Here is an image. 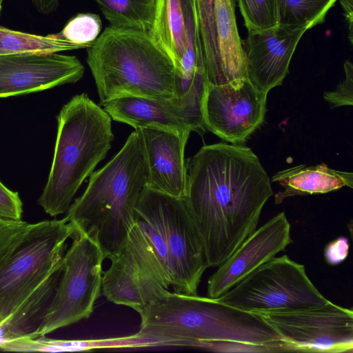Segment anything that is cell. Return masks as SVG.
<instances>
[{"instance_id": "cell-1", "label": "cell", "mask_w": 353, "mask_h": 353, "mask_svg": "<svg viewBox=\"0 0 353 353\" xmlns=\"http://www.w3.org/2000/svg\"><path fill=\"white\" fill-rule=\"evenodd\" d=\"M185 201L202 239L208 267H219L257 228L274 194L270 179L248 147L203 145L187 161Z\"/></svg>"}, {"instance_id": "cell-2", "label": "cell", "mask_w": 353, "mask_h": 353, "mask_svg": "<svg viewBox=\"0 0 353 353\" xmlns=\"http://www.w3.org/2000/svg\"><path fill=\"white\" fill-rule=\"evenodd\" d=\"M137 334L159 346L197 347L201 342L234 341L285 352L279 334L259 315L216 299L170 291L140 314Z\"/></svg>"}, {"instance_id": "cell-3", "label": "cell", "mask_w": 353, "mask_h": 353, "mask_svg": "<svg viewBox=\"0 0 353 353\" xmlns=\"http://www.w3.org/2000/svg\"><path fill=\"white\" fill-rule=\"evenodd\" d=\"M147 183L143 138L140 130H135L119 152L91 174L85 190L71 204L65 216L110 259L121 250L138 219L136 206Z\"/></svg>"}, {"instance_id": "cell-4", "label": "cell", "mask_w": 353, "mask_h": 353, "mask_svg": "<svg viewBox=\"0 0 353 353\" xmlns=\"http://www.w3.org/2000/svg\"><path fill=\"white\" fill-rule=\"evenodd\" d=\"M100 105L122 97H177V72L150 32L106 27L87 48Z\"/></svg>"}, {"instance_id": "cell-5", "label": "cell", "mask_w": 353, "mask_h": 353, "mask_svg": "<svg viewBox=\"0 0 353 353\" xmlns=\"http://www.w3.org/2000/svg\"><path fill=\"white\" fill-rule=\"evenodd\" d=\"M54 156L39 205L51 216L67 212L83 181L111 148L112 118L87 94L73 97L57 115Z\"/></svg>"}, {"instance_id": "cell-6", "label": "cell", "mask_w": 353, "mask_h": 353, "mask_svg": "<svg viewBox=\"0 0 353 353\" xmlns=\"http://www.w3.org/2000/svg\"><path fill=\"white\" fill-rule=\"evenodd\" d=\"M103 272L101 293L139 314L171 289L168 251L161 234L138 217L121 250Z\"/></svg>"}, {"instance_id": "cell-7", "label": "cell", "mask_w": 353, "mask_h": 353, "mask_svg": "<svg viewBox=\"0 0 353 353\" xmlns=\"http://www.w3.org/2000/svg\"><path fill=\"white\" fill-rule=\"evenodd\" d=\"M136 212L157 230L165 242L172 291L198 294L201 278L209 267L202 239L185 199L146 187L137 202Z\"/></svg>"}, {"instance_id": "cell-8", "label": "cell", "mask_w": 353, "mask_h": 353, "mask_svg": "<svg viewBox=\"0 0 353 353\" xmlns=\"http://www.w3.org/2000/svg\"><path fill=\"white\" fill-rule=\"evenodd\" d=\"M75 228L66 216L34 223L0 270V328L16 308L63 264Z\"/></svg>"}, {"instance_id": "cell-9", "label": "cell", "mask_w": 353, "mask_h": 353, "mask_svg": "<svg viewBox=\"0 0 353 353\" xmlns=\"http://www.w3.org/2000/svg\"><path fill=\"white\" fill-rule=\"evenodd\" d=\"M71 239L55 292L39 326L27 338L43 337L88 319L101 294L102 264L105 259L101 249L81 231L75 230Z\"/></svg>"}, {"instance_id": "cell-10", "label": "cell", "mask_w": 353, "mask_h": 353, "mask_svg": "<svg viewBox=\"0 0 353 353\" xmlns=\"http://www.w3.org/2000/svg\"><path fill=\"white\" fill-rule=\"evenodd\" d=\"M216 299L251 313L306 308L328 301L309 279L304 265L287 255L263 263Z\"/></svg>"}, {"instance_id": "cell-11", "label": "cell", "mask_w": 353, "mask_h": 353, "mask_svg": "<svg viewBox=\"0 0 353 353\" xmlns=\"http://www.w3.org/2000/svg\"><path fill=\"white\" fill-rule=\"evenodd\" d=\"M254 314L279 334L285 352H352V309L328 301L310 307Z\"/></svg>"}, {"instance_id": "cell-12", "label": "cell", "mask_w": 353, "mask_h": 353, "mask_svg": "<svg viewBox=\"0 0 353 353\" xmlns=\"http://www.w3.org/2000/svg\"><path fill=\"white\" fill-rule=\"evenodd\" d=\"M267 95L248 78L208 84L203 103L205 129L230 143H244L264 121Z\"/></svg>"}, {"instance_id": "cell-13", "label": "cell", "mask_w": 353, "mask_h": 353, "mask_svg": "<svg viewBox=\"0 0 353 353\" xmlns=\"http://www.w3.org/2000/svg\"><path fill=\"white\" fill-rule=\"evenodd\" d=\"M205 93L190 92L170 99L122 97L102 104L112 119L135 130L154 128L176 132L203 134V103Z\"/></svg>"}, {"instance_id": "cell-14", "label": "cell", "mask_w": 353, "mask_h": 353, "mask_svg": "<svg viewBox=\"0 0 353 353\" xmlns=\"http://www.w3.org/2000/svg\"><path fill=\"white\" fill-rule=\"evenodd\" d=\"M85 68L59 53L0 55V98L37 92L80 80Z\"/></svg>"}, {"instance_id": "cell-15", "label": "cell", "mask_w": 353, "mask_h": 353, "mask_svg": "<svg viewBox=\"0 0 353 353\" xmlns=\"http://www.w3.org/2000/svg\"><path fill=\"white\" fill-rule=\"evenodd\" d=\"M290 230L284 212L256 228L208 279V296L220 297L252 271L283 251L292 242Z\"/></svg>"}, {"instance_id": "cell-16", "label": "cell", "mask_w": 353, "mask_h": 353, "mask_svg": "<svg viewBox=\"0 0 353 353\" xmlns=\"http://www.w3.org/2000/svg\"><path fill=\"white\" fill-rule=\"evenodd\" d=\"M304 28L283 26L248 32L242 40L247 77L259 90L268 93L281 85L288 74Z\"/></svg>"}, {"instance_id": "cell-17", "label": "cell", "mask_w": 353, "mask_h": 353, "mask_svg": "<svg viewBox=\"0 0 353 353\" xmlns=\"http://www.w3.org/2000/svg\"><path fill=\"white\" fill-rule=\"evenodd\" d=\"M140 130L148 166L147 188L184 199L187 162L185 148L190 132L145 128Z\"/></svg>"}, {"instance_id": "cell-18", "label": "cell", "mask_w": 353, "mask_h": 353, "mask_svg": "<svg viewBox=\"0 0 353 353\" xmlns=\"http://www.w3.org/2000/svg\"><path fill=\"white\" fill-rule=\"evenodd\" d=\"M283 191L275 194V203L296 195L323 194L343 187L353 188V173L330 168L325 163L305 166L300 165L276 172L272 177Z\"/></svg>"}, {"instance_id": "cell-19", "label": "cell", "mask_w": 353, "mask_h": 353, "mask_svg": "<svg viewBox=\"0 0 353 353\" xmlns=\"http://www.w3.org/2000/svg\"><path fill=\"white\" fill-rule=\"evenodd\" d=\"M235 7L236 0H214L215 32L222 84L248 78Z\"/></svg>"}, {"instance_id": "cell-20", "label": "cell", "mask_w": 353, "mask_h": 353, "mask_svg": "<svg viewBox=\"0 0 353 353\" xmlns=\"http://www.w3.org/2000/svg\"><path fill=\"white\" fill-rule=\"evenodd\" d=\"M63 267L50 274L8 317L0 328V342L27 338L35 331L55 292Z\"/></svg>"}, {"instance_id": "cell-21", "label": "cell", "mask_w": 353, "mask_h": 353, "mask_svg": "<svg viewBox=\"0 0 353 353\" xmlns=\"http://www.w3.org/2000/svg\"><path fill=\"white\" fill-rule=\"evenodd\" d=\"M150 32L171 59L179 75L185 42V18L181 0H156Z\"/></svg>"}, {"instance_id": "cell-22", "label": "cell", "mask_w": 353, "mask_h": 353, "mask_svg": "<svg viewBox=\"0 0 353 353\" xmlns=\"http://www.w3.org/2000/svg\"><path fill=\"white\" fill-rule=\"evenodd\" d=\"M59 33L41 36L15 31L0 26V55L51 54L81 49Z\"/></svg>"}, {"instance_id": "cell-23", "label": "cell", "mask_w": 353, "mask_h": 353, "mask_svg": "<svg viewBox=\"0 0 353 353\" xmlns=\"http://www.w3.org/2000/svg\"><path fill=\"white\" fill-rule=\"evenodd\" d=\"M110 26L150 32L156 0H94Z\"/></svg>"}, {"instance_id": "cell-24", "label": "cell", "mask_w": 353, "mask_h": 353, "mask_svg": "<svg viewBox=\"0 0 353 353\" xmlns=\"http://www.w3.org/2000/svg\"><path fill=\"white\" fill-rule=\"evenodd\" d=\"M194 2L208 83L221 85V74L214 23V0H194Z\"/></svg>"}, {"instance_id": "cell-25", "label": "cell", "mask_w": 353, "mask_h": 353, "mask_svg": "<svg viewBox=\"0 0 353 353\" xmlns=\"http://www.w3.org/2000/svg\"><path fill=\"white\" fill-rule=\"evenodd\" d=\"M338 0H276L278 24L306 30L322 23Z\"/></svg>"}, {"instance_id": "cell-26", "label": "cell", "mask_w": 353, "mask_h": 353, "mask_svg": "<svg viewBox=\"0 0 353 353\" xmlns=\"http://www.w3.org/2000/svg\"><path fill=\"white\" fill-rule=\"evenodd\" d=\"M52 352L88 351L98 349L142 348L159 347L157 341L139 336L81 340H61L44 338Z\"/></svg>"}, {"instance_id": "cell-27", "label": "cell", "mask_w": 353, "mask_h": 353, "mask_svg": "<svg viewBox=\"0 0 353 353\" xmlns=\"http://www.w3.org/2000/svg\"><path fill=\"white\" fill-rule=\"evenodd\" d=\"M248 32L277 26L276 0H236Z\"/></svg>"}, {"instance_id": "cell-28", "label": "cell", "mask_w": 353, "mask_h": 353, "mask_svg": "<svg viewBox=\"0 0 353 353\" xmlns=\"http://www.w3.org/2000/svg\"><path fill=\"white\" fill-rule=\"evenodd\" d=\"M101 29L102 23L99 15L81 13L72 18L59 34L81 48L87 49L99 37Z\"/></svg>"}, {"instance_id": "cell-29", "label": "cell", "mask_w": 353, "mask_h": 353, "mask_svg": "<svg viewBox=\"0 0 353 353\" xmlns=\"http://www.w3.org/2000/svg\"><path fill=\"white\" fill-rule=\"evenodd\" d=\"M34 223L0 219V270L23 241Z\"/></svg>"}, {"instance_id": "cell-30", "label": "cell", "mask_w": 353, "mask_h": 353, "mask_svg": "<svg viewBox=\"0 0 353 353\" xmlns=\"http://www.w3.org/2000/svg\"><path fill=\"white\" fill-rule=\"evenodd\" d=\"M345 79L333 91H327L323 98L331 108L353 104V65L350 60L344 63Z\"/></svg>"}, {"instance_id": "cell-31", "label": "cell", "mask_w": 353, "mask_h": 353, "mask_svg": "<svg viewBox=\"0 0 353 353\" xmlns=\"http://www.w3.org/2000/svg\"><path fill=\"white\" fill-rule=\"evenodd\" d=\"M23 203L18 192L8 189L0 181V219L21 220Z\"/></svg>"}, {"instance_id": "cell-32", "label": "cell", "mask_w": 353, "mask_h": 353, "mask_svg": "<svg viewBox=\"0 0 353 353\" xmlns=\"http://www.w3.org/2000/svg\"><path fill=\"white\" fill-rule=\"evenodd\" d=\"M349 251L348 240L339 237L330 242L325 249V258L331 265L341 263L347 257Z\"/></svg>"}, {"instance_id": "cell-33", "label": "cell", "mask_w": 353, "mask_h": 353, "mask_svg": "<svg viewBox=\"0 0 353 353\" xmlns=\"http://www.w3.org/2000/svg\"><path fill=\"white\" fill-rule=\"evenodd\" d=\"M348 29V38L353 43V0H339Z\"/></svg>"}, {"instance_id": "cell-34", "label": "cell", "mask_w": 353, "mask_h": 353, "mask_svg": "<svg viewBox=\"0 0 353 353\" xmlns=\"http://www.w3.org/2000/svg\"><path fill=\"white\" fill-rule=\"evenodd\" d=\"M60 0H32L33 6L36 10L42 14H50L54 12L59 5Z\"/></svg>"}, {"instance_id": "cell-35", "label": "cell", "mask_w": 353, "mask_h": 353, "mask_svg": "<svg viewBox=\"0 0 353 353\" xmlns=\"http://www.w3.org/2000/svg\"><path fill=\"white\" fill-rule=\"evenodd\" d=\"M2 2H3V0H0V14H1V8H2Z\"/></svg>"}]
</instances>
